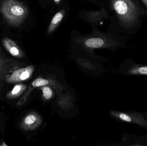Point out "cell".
<instances>
[{"instance_id": "cell-6", "label": "cell", "mask_w": 147, "mask_h": 146, "mask_svg": "<svg viewBox=\"0 0 147 146\" xmlns=\"http://www.w3.org/2000/svg\"><path fill=\"white\" fill-rule=\"evenodd\" d=\"M1 42L3 46L12 56L17 58L24 57V52L15 41L9 38L4 37Z\"/></svg>"}, {"instance_id": "cell-1", "label": "cell", "mask_w": 147, "mask_h": 146, "mask_svg": "<svg viewBox=\"0 0 147 146\" xmlns=\"http://www.w3.org/2000/svg\"><path fill=\"white\" fill-rule=\"evenodd\" d=\"M0 12L9 24L16 27L26 19L28 10L25 5L18 0H3L0 6Z\"/></svg>"}, {"instance_id": "cell-9", "label": "cell", "mask_w": 147, "mask_h": 146, "mask_svg": "<svg viewBox=\"0 0 147 146\" xmlns=\"http://www.w3.org/2000/svg\"><path fill=\"white\" fill-rule=\"evenodd\" d=\"M127 73L130 75H147V66L133 65L128 70Z\"/></svg>"}, {"instance_id": "cell-10", "label": "cell", "mask_w": 147, "mask_h": 146, "mask_svg": "<svg viewBox=\"0 0 147 146\" xmlns=\"http://www.w3.org/2000/svg\"><path fill=\"white\" fill-rule=\"evenodd\" d=\"M64 11H61L57 13L53 18L51 25L48 29V32L51 33L55 30L57 26L59 24L63 18Z\"/></svg>"}, {"instance_id": "cell-12", "label": "cell", "mask_w": 147, "mask_h": 146, "mask_svg": "<svg viewBox=\"0 0 147 146\" xmlns=\"http://www.w3.org/2000/svg\"><path fill=\"white\" fill-rule=\"evenodd\" d=\"M49 83V81L43 78H38L34 81L32 83V85L34 87H38L41 86L47 85Z\"/></svg>"}, {"instance_id": "cell-11", "label": "cell", "mask_w": 147, "mask_h": 146, "mask_svg": "<svg viewBox=\"0 0 147 146\" xmlns=\"http://www.w3.org/2000/svg\"><path fill=\"white\" fill-rule=\"evenodd\" d=\"M85 43L90 48H98L104 45V41L99 38H92L86 40Z\"/></svg>"}, {"instance_id": "cell-5", "label": "cell", "mask_w": 147, "mask_h": 146, "mask_svg": "<svg viewBox=\"0 0 147 146\" xmlns=\"http://www.w3.org/2000/svg\"><path fill=\"white\" fill-rule=\"evenodd\" d=\"M33 71L34 67L32 66L20 68L10 74L5 80V82L13 84L26 80L31 77Z\"/></svg>"}, {"instance_id": "cell-8", "label": "cell", "mask_w": 147, "mask_h": 146, "mask_svg": "<svg viewBox=\"0 0 147 146\" xmlns=\"http://www.w3.org/2000/svg\"><path fill=\"white\" fill-rule=\"evenodd\" d=\"M37 121V117L34 114L28 115L22 121L20 127L22 129L28 130L34 127V124Z\"/></svg>"}, {"instance_id": "cell-3", "label": "cell", "mask_w": 147, "mask_h": 146, "mask_svg": "<svg viewBox=\"0 0 147 146\" xmlns=\"http://www.w3.org/2000/svg\"><path fill=\"white\" fill-rule=\"evenodd\" d=\"M23 65L19 61L7 57L0 46V93L7 77Z\"/></svg>"}, {"instance_id": "cell-13", "label": "cell", "mask_w": 147, "mask_h": 146, "mask_svg": "<svg viewBox=\"0 0 147 146\" xmlns=\"http://www.w3.org/2000/svg\"><path fill=\"white\" fill-rule=\"evenodd\" d=\"M43 92L44 97L47 99L51 98L52 96V91L50 87H46L43 88Z\"/></svg>"}, {"instance_id": "cell-2", "label": "cell", "mask_w": 147, "mask_h": 146, "mask_svg": "<svg viewBox=\"0 0 147 146\" xmlns=\"http://www.w3.org/2000/svg\"><path fill=\"white\" fill-rule=\"evenodd\" d=\"M113 6L119 19L125 25H134L139 20L140 10L133 0H113Z\"/></svg>"}, {"instance_id": "cell-15", "label": "cell", "mask_w": 147, "mask_h": 146, "mask_svg": "<svg viewBox=\"0 0 147 146\" xmlns=\"http://www.w3.org/2000/svg\"><path fill=\"white\" fill-rule=\"evenodd\" d=\"M54 1L55 2L57 3H58L60 1V0H54Z\"/></svg>"}, {"instance_id": "cell-4", "label": "cell", "mask_w": 147, "mask_h": 146, "mask_svg": "<svg viewBox=\"0 0 147 146\" xmlns=\"http://www.w3.org/2000/svg\"><path fill=\"white\" fill-rule=\"evenodd\" d=\"M113 115L123 121L147 127V119L142 113L136 112H114Z\"/></svg>"}, {"instance_id": "cell-7", "label": "cell", "mask_w": 147, "mask_h": 146, "mask_svg": "<svg viewBox=\"0 0 147 146\" xmlns=\"http://www.w3.org/2000/svg\"><path fill=\"white\" fill-rule=\"evenodd\" d=\"M26 87V86L24 84H17L15 85L12 90L7 93L6 97L10 100L16 99L24 93Z\"/></svg>"}, {"instance_id": "cell-14", "label": "cell", "mask_w": 147, "mask_h": 146, "mask_svg": "<svg viewBox=\"0 0 147 146\" xmlns=\"http://www.w3.org/2000/svg\"><path fill=\"white\" fill-rule=\"evenodd\" d=\"M143 2V4L145 5L147 8V0H141Z\"/></svg>"}]
</instances>
